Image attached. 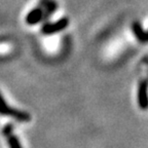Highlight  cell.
<instances>
[{"label":"cell","mask_w":148,"mask_h":148,"mask_svg":"<svg viewBox=\"0 0 148 148\" xmlns=\"http://www.w3.org/2000/svg\"><path fill=\"white\" fill-rule=\"evenodd\" d=\"M0 115L9 116V117L14 118L18 121H30L31 115L28 112L23 110H18L10 107L3 98L2 94L0 92Z\"/></svg>","instance_id":"obj_1"},{"label":"cell","mask_w":148,"mask_h":148,"mask_svg":"<svg viewBox=\"0 0 148 148\" xmlns=\"http://www.w3.org/2000/svg\"><path fill=\"white\" fill-rule=\"evenodd\" d=\"M68 25H69V20L67 18H62L53 23H45L41 27V32L44 35H51L66 29Z\"/></svg>","instance_id":"obj_2"},{"label":"cell","mask_w":148,"mask_h":148,"mask_svg":"<svg viewBox=\"0 0 148 148\" xmlns=\"http://www.w3.org/2000/svg\"><path fill=\"white\" fill-rule=\"evenodd\" d=\"M12 130H14V125L12 123H8V125H6L3 127L2 131L3 136L6 138L9 148H23L20 141H18V138L12 133Z\"/></svg>","instance_id":"obj_3"},{"label":"cell","mask_w":148,"mask_h":148,"mask_svg":"<svg viewBox=\"0 0 148 148\" xmlns=\"http://www.w3.org/2000/svg\"><path fill=\"white\" fill-rule=\"evenodd\" d=\"M38 5L43 9V20L42 21L47 20L58 8V3L56 2L55 0H40Z\"/></svg>","instance_id":"obj_4"},{"label":"cell","mask_w":148,"mask_h":148,"mask_svg":"<svg viewBox=\"0 0 148 148\" xmlns=\"http://www.w3.org/2000/svg\"><path fill=\"white\" fill-rule=\"evenodd\" d=\"M42 20H43V9L39 5L33 8L26 16V23L28 25H36L42 22Z\"/></svg>","instance_id":"obj_5"}]
</instances>
